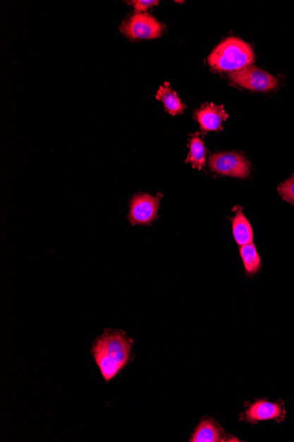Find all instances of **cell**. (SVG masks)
<instances>
[{"mask_svg":"<svg viewBox=\"0 0 294 442\" xmlns=\"http://www.w3.org/2000/svg\"><path fill=\"white\" fill-rule=\"evenodd\" d=\"M133 341L125 332L105 330L92 348L95 363L104 379L109 383L125 369L132 355Z\"/></svg>","mask_w":294,"mask_h":442,"instance_id":"1","label":"cell"},{"mask_svg":"<svg viewBox=\"0 0 294 442\" xmlns=\"http://www.w3.org/2000/svg\"><path fill=\"white\" fill-rule=\"evenodd\" d=\"M254 60L252 47L237 37L226 39L208 56L209 65L218 72H235L252 65Z\"/></svg>","mask_w":294,"mask_h":442,"instance_id":"2","label":"cell"},{"mask_svg":"<svg viewBox=\"0 0 294 442\" xmlns=\"http://www.w3.org/2000/svg\"><path fill=\"white\" fill-rule=\"evenodd\" d=\"M229 77L233 83L252 91L267 92L278 86V78L252 65L230 73Z\"/></svg>","mask_w":294,"mask_h":442,"instance_id":"3","label":"cell"},{"mask_svg":"<svg viewBox=\"0 0 294 442\" xmlns=\"http://www.w3.org/2000/svg\"><path fill=\"white\" fill-rule=\"evenodd\" d=\"M209 167L212 172L224 176L245 179L250 174V162L237 152H226L212 155Z\"/></svg>","mask_w":294,"mask_h":442,"instance_id":"4","label":"cell"},{"mask_svg":"<svg viewBox=\"0 0 294 442\" xmlns=\"http://www.w3.org/2000/svg\"><path fill=\"white\" fill-rule=\"evenodd\" d=\"M121 31L130 39H154L161 37L164 27L147 13H135L123 21Z\"/></svg>","mask_w":294,"mask_h":442,"instance_id":"5","label":"cell"},{"mask_svg":"<svg viewBox=\"0 0 294 442\" xmlns=\"http://www.w3.org/2000/svg\"><path fill=\"white\" fill-rule=\"evenodd\" d=\"M162 196H152L149 193H137L130 201L128 219L133 225H149L158 218Z\"/></svg>","mask_w":294,"mask_h":442,"instance_id":"6","label":"cell"},{"mask_svg":"<svg viewBox=\"0 0 294 442\" xmlns=\"http://www.w3.org/2000/svg\"><path fill=\"white\" fill-rule=\"evenodd\" d=\"M228 117L224 106L214 104L202 105V107L195 113V118L200 123L201 129L205 132L222 130V123L226 121Z\"/></svg>","mask_w":294,"mask_h":442,"instance_id":"7","label":"cell"},{"mask_svg":"<svg viewBox=\"0 0 294 442\" xmlns=\"http://www.w3.org/2000/svg\"><path fill=\"white\" fill-rule=\"evenodd\" d=\"M282 414L281 406L267 401H257L246 412L250 422L278 419Z\"/></svg>","mask_w":294,"mask_h":442,"instance_id":"8","label":"cell"},{"mask_svg":"<svg viewBox=\"0 0 294 442\" xmlns=\"http://www.w3.org/2000/svg\"><path fill=\"white\" fill-rule=\"evenodd\" d=\"M233 234L235 241L240 246L253 243L254 233L252 226L243 213L242 208L236 212L235 217L232 219Z\"/></svg>","mask_w":294,"mask_h":442,"instance_id":"9","label":"cell"},{"mask_svg":"<svg viewBox=\"0 0 294 442\" xmlns=\"http://www.w3.org/2000/svg\"><path fill=\"white\" fill-rule=\"evenodd\" d=\"M156 99L163 102L166 111L170 115L176 116L180 114L185 109V105L183 104L178 95L172 90L169 83H165L163 86L159 87L157 94H156Z\"/></svg>","mask_w":294,"mask_h":442,"instance_id":"10","label":"cell"},{"mask_svg":"<svg viewBox=\"0 0 294 442\" xmlns=\"http://www.w3.org/2000/svg\"><path fill=\"white\" fill-rule=\"evenodd\" d=\"M188 147L190 148V152L189 155H188L186 162L191 164L193 168L201 171L205 165L207 150L200 133H196L190 136Z\"/></svg>","mask_w":294,"mask_h":442,"instance_id":"11","label":"cell"},{"mask_svg":"<svg viewBox=\"0 0 294 442\" xmlns=\"http://www.w3.org/2000/svg\"><path fill=\"white\" fill-rule=\"evenodd\" d=\"M221 430L215 425L210 419L202 420L193 436L190 438V442H218L222 439Z\"/></svg>","mask_w":294,"mask_h":442,"instance_id":"12","label":"cell"},{"mask_svg":"<svg viewBox=\"0 0 294 442\" xmlns=\"http://www.w3.org/2000/svg\"><path fill=\"white\" fill-rule=\"evenodd\" d=\"M240 253L247 273L249 275L256 274L261 267V259L254 244L250 243L240 246Z\"/></svg>","mask_w":294,"mask_h":442,"instance_id":"13","label":"cell"},{"mask_svg":"<svg viewBox=\"0 0 294 442\" xmlns=\"http://www.w3.org/2000/svg\"><path fill=\"white\" fill-rule=\"evenodd\" d=\"M278 191L283 200L294 204V174L284 183L281 184Z\"/></svg>","mask_w":294,"mask_h":442,"instance_id":"14","label":"cell"},{"mask_svg":"<svg viewBox=\"0 0 294 442\" xmlns=\"http://www.w3.org/2000/svg\"><path fill=\"white\" fill-rule=\"evenodd\" d=\"M130 5L134 6L136 13L146 12L148 8L154 6H157L159 4L158 0H133V1L128 2Z\"/></svg>","mask_w":294,"mask_h":442,"instance_id":"15","label":"cell"}]
</instances>
